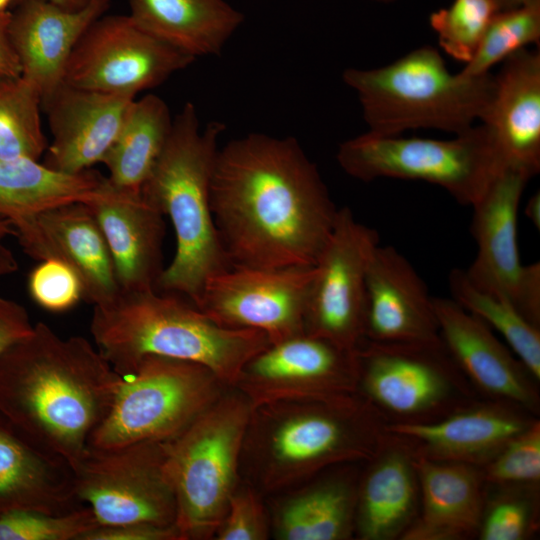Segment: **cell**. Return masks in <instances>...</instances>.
<instances>
[{"instance_id": "74e56055", "label": "cell", "mask_w": 540, "mask_h": 540, "mask_svg": "<svg viewBox=\"0 0 540 540\" xmlns=\"http://www.w3.org/2000/svg\"><path fill=\"white\" fill-rule=\"evenodd\" d=\"M489 486H538L540 481V422L536 419L480 468Z\"/></svg>"}, {"instance_id": "44dd1931", "label": "cell", "mask_w": 540, "mask_h": 540, "mask_svg": "<svg viewBox=\"0 0 540 540\" xmlns=\"http://www.w3.org/2000/svg\"><path fill=\"white\" fill-rule=\"evenodd\" d=\"M11 11L9 37L21 76L40 94L41 105L64 83L70 56L89 26L110 6V0H89L67 10L46 0H23Z\"/></svg>"}, {"instance_id": "f1b7e54d", "label": "cell", "mask_w": 540, "mask_h": 540, "mask_svg": "<svg viewBox=\"0 0 540 540\" xmlns=\"http://www.w3.org/2000/svg\"><path fill=\"white\" fill-rule=\"evenodd\" d=\"M106 178L90 169L69 174L31 159H0V217L11 223L72 202H87Z\"/></svg>"}, {"instance_id": "6da1fadb", "label": "cell", "mask_w": 540, "mask_h": 540, "mask_svg": "<svg viewBox=\"0 0 540 540\" xmlns=\"http://www.w3.org/2000/svg\"><path fill=\"white\" fill-rule=\"evenodd\" d=\"M210 200L232 266H314L338 212L296 138L257 132L218 150Z\"/></svg>"}, {"instance_id": "836d02e7", "label": "cell", "mask_w": 540, "mask_h": 540, "mask_svg": "<svg viewBox=\"0 0 540 540\" xmlns=\"http://www.w3.org/2000/svg\"><path fill=\"white\" fill-rule=\"evenodd\" d=\"M540 43V1L517 8L499 10L489 23L472 59L461 73L480 76L490 73L503 62L529 44Z\"/></svg>"}, {"instance_id": "e0dca14e", "label": "cell", "mask_w": 540, "mask_h": 540, "mask_svg": "<svg viewBox=\"0 0 540 540\" xmlns=\"http://www.w3.org/2000/svg\"><path fill=\"white\" fill-rule=\"evenodd\" d=\"M11 224L27 255L38 261L56 259L72 268L93 306L119 295L108 245L85 202L58 205Z\"/></svg>"}, {"instance_id": "9a60e30c", "label": "cell", "mask_w": 540, "mask_h": 540, "mask_svg": "<svg viewBox=\"0 0 540 540\" xmlns=\"http://www.w3.org/2000/svg\"><path fill=\"white\" fill-rule=\"evenodd\" d=\"M530 179L506 166L471 206L477 253L465 273L473 285L507 298L540 327V263L522 264L517 241L519 204Z\"/></svg>"}, {"instance_id": "f546056e", "label": "cell", "mask_w": 540, "mask_h": 540, "mask_svg": "<svg viewBox=\"0 0 540 540\" xmlns=\"http://www.w3.org/2000/svg\"><path fill=\"white\" fill-rule=\"evenodd\" d=\"M172 119L165 101L147 94L133 100L122 128L102 163L115 188L140 191L170 134Z\"/></svg>"}, {"instance_id": "ba28073f", "label": "cell", "mask_w": 540, "mask_h": 540, "mask_svg": "<svg viewBox=\"0 0 540 540\" xmlns=\"http://www.w3.org/2000/svg\"><path fill=\"white\" fill-rule=\"evenodd\" d=\"M336 158L358 180H420L442 187L465 206L474 205L506 167L483 124L446 140L368 131L342 142Z\"/></svg>"}, {"instance_id": "e575fe53", "label": "cell", "mask_w": 540, "mask_h": 540, "mask_svg": "<svg viewBox=\"0 0 540 540\" xmlns=\"http://www.w3.org/2000/svg\"><path fill=\"white\" fill-rule=\"evenodd\" d=\"M499 10L495 0H454L448 7L431 13L429 23L441 48L453 59L467 64Z\"/></svg>"}, {"instance_id": "d6986e66", "label": "cell", "mask_w": 540, "mask_h": 540, "mask_svg": "<svg viewBox=\"0 0 540 540\" xmlns=\"http://www.w3.org/2000/svg\"><path fill=\"white\" fill-rule=\"evenodd\" d=\"M536 419L517 405L478 399L436 421L385 424L384 429L416 456L481 468Z\"/></svg>"}, {"instance_id": "ee69618b", "label": "cell", "mask_w": 540, "mask_h": 540, "mask_svg": "<svg viewBox=\"0 0 540 540\" xmlns=\"http://www.w3.org/2000/svg\"><path fill=\"white\" fill-rule=\"evenodd\" d=\"M14 228L8 219L0 217V281L2 278L14 273L17 268V260L7 246L8 237L14 236Z\"/></svg>"}, {"instance_id": "cb8c5ba5", "label": "cell", "mask_w": 540, "mask_h": 540, "mask_svg": "<svg viewBox=\"0 0 540 540\" xmlns=\"http://www.w3.org/2000/svg\"><path fill=\"white\" fill-rule=\"evenodd\" d=\"M502 63L480 121L505 166L532 178L540 170V53L524 48Z\"/></svg>"}, {"instance_id": "30bf717a", "label": "cell", "mask_w": 540, "mask_h": 540, "mask_svg": "<svg viewBox=\"0 0 540 540\" xmlns=\"http://www.w3.org/2000/svg\"><path fill=\"white\" fill-rule=\"evenodd\" d=\"M226 386L203 365L146 356L122 377L110 411L88 446L110 449L139 442H167L214 403Z\"/></svg>"}, {"instance_id": "7402d4cb", "label": "cell", "mask_w": 540, "mask_h": 540, "mask_svg": "<svg viewBox=\"0 0 540 540\" xmlns=\"http://www.w3.org/2000/svg\"><path fill=\"white\" fill-rule=\"evenodd\" d=\"M364 339L375 342L441 339L434 297L411 263L393 246L379 244L369 262Z\"/></svg>"}, {"instance_id": "ffe728a7", "label": "cell", "mask_w": 540, "mask_h": 540, "mask_svg": "<svg viewBox=\"0 0 540 540\" xmlns=\"http://www.w3.org/2000/svg\"><path fill=\"white\" fill-rule=\"evenodd\" d=\"M132 95L82 89L63 83L42 103L53 136L44 164L69 174L103 161L115 142Z\"/></svg>"}, {"instance_id": "f35d334b", "label": "cell", "mask_w": 540, "mask_h": 540, "mask_svg": "<svg viewBox=\"0 0 540 540\" xmlns=\"http://www.w3.org/2000/svg\"><path fill=\"white\" fill-rule=\"evenodd\" d=\"M27 286L33 301L50 312L67 311L84 298L79 276L56 259L40 261L29 273Z\"/></svg>"}, {"instance_id": "1f68e13d", "label": "cell", "mask_w": 540, "mask_h": 540, "mask_svg": "<svg viewBox=\"0 0 540 540\" xmlns=\"http://www.w3.org/2000/svg\"><path fill=\"white\" fill-rule=\"evenodd\" d=\"M448 285L451 299L501 334L540 381V327L530 322L507 298L473 285L463 269L450 271Z\"/></svg>"}, {"instance_id": "83f0119b", "label": "cell", "mask_w": 540, "mask_h": 540, "mask_svg": "<svg viewBox=\"0 0 540 540\" xmlns=\"http://www.w3.org/2000/svg\"><path fill=\"white\" fill-rule=\"evenodd\" d=\"M144 30L196 59L219 55L244 21L225 0H128Z\"/></svg>"}, {"instance_id": "7dc6e473", "label": "cell", "mask_w": 540, "mask_h": 540, "mask_svg": "<svg viewBox=\"0 0 540 540\" xmlns=\"http://www.w3.org/2000/svg\"><path fill=\"white\" fill-rule=\"evenodd\" d=\"M500 10L517 8L540 0H495Z\"/></svg>"}, {"instance_id": "d4e9b609", "label": "cell", "mask_w": 540, "mask_h": 540, "mask_svg": "<svg viewBox=\"0 0 540 540\" xmlns=\"http://www.w3.org/2000/svg\"><path fill=\"white\" fill-rule=\"evenodd\" d=\"M357 485L355 528L361 540L401 539L420 502L416 455L401 438L386 435Z\"/></svg>"}, {"instance_id": "f6af8a7d", "label": "cell", "mask_w": 540, "mask_h": 540, "mask_svg": "<svg viewBox=\"0 0 540 540\" xmlns=\"http://www.w3.org/2000/svg\"><path fill=\"white\" fill-rule=\"evenodd\" d=\"M525 215L533 223L537 230L540 229V194L535 193L528 201L525 207Z\"/></svg>"}, {"instance_id": "d590c367", "label": "cell", "mask_w": 540, "mask_h": 540, "mask_svg": "<svg viewBox=\"0 0 540 540\" xmlns=\"http://www.w3.org/2000/svg\"><path fill=\"white\" fill-rule=\"evenodd\" d=\"M489 486V485H487ZM478 530L481 540H523L537 529L538 486H490Z\"/></svg>"}, {"instance_id": "8d00e7d4", "label": "cell", "mask_w": 540, "mask_h": 540, "mask_svg": "<svg viewBox=\"0 0 540 540\" xmlns=\"http://www.w3.org/2000/svg\"><path fill=\"white\" fill-rule=\"evenodd\" d=\"M96 526L86 505L62 514L14 510L0 515V540H81Z\"/></svg>"}, {"instance_id": "7a4b0ae2", "label": "cell", "mask_w": 540, "mask_h": 540, "mask_svg": "<svg viewBox=\"0 0 540 540\" xmlns=\"http://www.w3.org/2000/svg\"><path fill=\"white\" fill-rule=\"evenodd\" d=\"M121 381L88 339L38 322L0 356V414L74 469Z\"/></svg>"}, {"instance_id": "d6a6232c", "label": "cell", "mask_w": 540, "mask_h": 540, "mask_svg": "<svg viewBox=\"0 0 540 540\" xmlns=\"http://www.w3.org/2000/svg\"><path fill=\"white\" fill-rule=\"evenodd\" d=\"M40 107V94L21 75L0 77V159L38 161L47 150Z\"/></svg>"}, {"instance_id": "7bdbcfd3", "label": "cell", "mask_w": 540, "mask_h": 540, "mask_svg": "<svg viewBox=\"0 0 540 540\" xmlns=\"http://www.w3.org/2000/svg\"><path fill=\"white\" fill-rule=\"evenodd\" d=\"M11 11L0 12V77H18L21 68L9 37Z\"/></svg>"}, {"instance_id": "ab89813d", "label": "cell", "mask_w": 540, "mask_h": 540, "mask_svg": "<svg viewBox=\"0 0 540 540\" xmlns=\"http://www.w3.org/2000/svg\"><path fill=\"white\" fill-rule=\"evenodd\" d=\"M217 540H265L269 536L266 511L256 490L237 486L215 533Z\"/></svg>"}, {"instance_id": "8fae6325", "label": "cell", "mask_w": 540, "mask_h": 540, "mask_svg": "<svg viewBox=\"0 0 540 540\" xmlns=\"http://www.w3.org/2000/svg\"><path fill=\"white\" fill-rule=\"evenodd\" d=\"M166 454V442L87 447L73 469L75 490L98 526L175 525L176 499L166 471Z\"/></svg>"}, {"instance_id": "60d3db41", "label": "cell", "mask_w": 540, "mask_h": 540, "mask_svg": "<svg viewBox=\"0 0 540 540\" xmlns=\"http://www.w3.org/2000/svg\"><path fill=\"white\" fill-rule=\"evenodd\" d=\"M81 540H182L173 526H157L145 523L96 526Z\"/></svg>"}, {"instance_id": "603a6c76", "label": "cell", "mask_w": 540, "mask_h": 540, "mask_svg": "<svg viewBox=\"0 0 540 540\" xmlns=\"http://www.w3.org/2000/svg\"><path fill=\"white\" fill-rule=\"evenodd\" d=\"M108 245L120 291L156 288L163 271V215L140 191L121 190L107 180L85 202Z\"/></svg>"}, {"instance_id": "277c9868", "label": "cell", "mask_w": 540, "mask_h": 540, "mask_svg": "<svg viewBox=\"0 0 540 540\" xmlns=\"http://www.w3.org/2000/svg\"><path fill=\"white\" fill-rule=\"evenodd\" d=\"M385 421L358 393L252 407L241 465L265 491H277L337 464L378 451Z\"/></svg>"}, {"instance_id": "4dcf8cb0", "label": "cell", "mask_w": 540, "mask_h": 540, "mask_svg": "<svg viewBox=\"0 0 540 540\" xmlns=\"http://www.w3.org/2000/svg\"><path fill=\"white\" fill-rule=\"evenodd\" d=\"M357 485L349 478L325 479L285 501L274 531L282 540H344L355 528Z\"/></svg>"}, {"instance_id": "7c38bea8", "label": "cell", "mask_w": 540, "mask_h": 540, "mask_svg": "<svg viewBox=\"0 0 540 540\" xmlns=\"http://www.w3.org/2000/svg\"><path fill=\"white\" fill-rule=\"evenodd\" d=\"M194 60L144 30L130 15L101 16L76 44L64 83L136 96L159 86Z\"/></svg>"}, {"instance_id": "b9f144b4", "label": "cell", "mask_w": 540, "mask_h": 540, "mask_svg": "<svg viewBox=\"0 0 540 540\" xmlns=\"http://www.w3.org/2000/svg\"><path fill=\"white\" fill-rule=\"evenodd\" d=\"M34 328L26 309L0 295V356L12 345L27 337Z\"/></svg>"}, {"instance_id": "4fadbf2b", "label": "cell", "mask_w": 540, "mask_h": 540, "mask_svg": "<svg viewBox=\"0 0 540 540\" xmlns=\"http://www.w3.org/2000/svg\"><path fill=\"white\" fill-rule=\"evenodd\" d=\"M378 245L375 229L360 223L350 208H338L314 265L305 333L347 350L358 347L364 339L367 270Z\"/></svg>"}, {"instance_id": "5b68a950", "label": "cell", "mask_w": 540, "mask_h": 540, "mask_svg": "<svg viewBox=\"0 0 540 540\" xmlns=\"http://www.w3.org/2000/svg\"><path fill=\"white\" fill-rule=\"evenodd\" d=\"M224 130L225 124L218 121L201 129L196 107L185 103L140 190L150 205L170 219L176 236L175 255L156 289L180 294L194 305L208 279L232 267L210 200L218 140Z\"/></svg>"}, {"instance_id": "484cf974", "label": "cell", "mask_w": 540, "mask_h": 540, "mask_svg": "<svg viewBox=\"0 0 540 540\" xmlns=\"http://www.w3.org/2000/svg\"><path fill=\"white\" fill-rule=\"evenodd\" d=\"M82 506L70 464L0 414V515L14 510L62 514Z\"/></svg>"}, {"instance_id": "9c48e42d", "label": "cell", "mask_w": 540, "mask_h": 540, "mask_svg": "<svg viewBox=\"0 0 540 540\" xmlns=\"http://www.w3.org/2000/svg\"><path fill=\"white\" fill-rule=\"evenodd\" d=\"M357 393L386 424L427 423L479 399L441 339L356 348Z\"/></svg>"}, {"instance_id": "ac0fdd59", "label": "cell", "mask_w": 540, "mask_h": 540, "mask_svg": "<svg viewBox=\"0 0 540 540\" xmlns=\"http://www.w3.org/2000/svg\"><path fill=\"white\" fill-rule=\"evenodd\" d=\"M434 307L441 340L476 393L538 416L539 381L514 352L451 298L434 297Z\"/></svg>"}, {"instance_id": "2e32d148", "label": "cell", "mask_w": 540, "mask_h": 540, "mask_svg": "<svg viewBox=\"0 0 540 540\" xmlns=\"http://www.w3.org/2000/svg\"><path fill=\"white\" fill-rule=\"evenodd\" d=\"M356 349L307 333L270 344L243 367L233 388L252 407L357 393Z\"/></svg>"}, {"instance_id": "681fc988", "label": "cell", "mask_w": 540, "mask_h": 540, "mask_svg": "<svg viewBox=\"0 0 540 540\" xmlns=\"http://www.w3.org/2000/svg\"><path fill=\"white\" fill-rule=\"evenodd\" d=\"M372 1H377V2H384V3H387V2H391L393 0H372Z\"/></svg>"}, {"instance_id": "52a82bcc", "label": "cell", "mask_w": 540, "mask_h": 540, "mask_svg": "<svg viewBox=\"0 0 540 540\" xmlns=\"http://www.w3.org/2000/svg\"><path fill=\"white\" fill-rule=\"evenodd\" d=\"M251 411L250 402L238 390L224 392L181 434L166 442V471L182 540L215 535L238 486Z\"/></svg>"}, {"instance_id": "c3c4849f", "label": "cell", "mask_w": 540, "mask_h": 540, "mask_svg": "<svg viewBox=\"0 0 540 540\" xmlns=\"http://www.w3.org/2000/svg\"><path fill=\"white\" fill-rule=\"evenodd\" d=\"M13 5H15V0H0V12L10 11Z\"/></svg>"}, {"instance_id": "5bb4252c", "label": "cell", "mask_w": 540, "mask_h": 540, "mask_svg": "<svg viewBox=\"0 0 540 540\" xmlns=\"http://www.w3.org/2000/svg\"><path fill=\"white\" fill-rule=\"evenodd\" d=\"M314 276L315 266H232L208 279L195 306L220 326L259 330L275 344L305 333Z\"/></svg>"}, {"instance_id": "4316f807", "label": "cell", "mask_w": 540, "mask_h": 540, "mask_svg": "<svg viewBox=\"0 0 540 540\" xmlns=\"http://www.w3.org/2000/svg\"><path fill=\"white\" fill-rule=\"evenodd\" d=\"M420 502L401 540H464L477 536L486 497L479 467L416 456Z\"/></svg>"}, {"instance_id": "8992f818", "label": "cell", "mask_w": 540, "mask_h": 540, "mask_svg": "<svg viewBox=\"0 0 540 540\" xmlns=\"http://www.w3.org/2000/svg\"><path fill=\"white\" fill-rule=\"evenodd\" d=\"M342 78L356 92L369 132L385 136L418 128L461 134L480 121L494 87L490 73H451L431 46L383 67L348 68Z\"/></svg>"}, {"instance_id": "bcb514c9", "label": "cell", "mask_w": 540, "mask_h": 540, "mask_svg": "<svg viewBox=\"0 0 540 540\" xmlns=\"http://www.w3.org/2000/svg\"><path fill=\"white\" fill-rule=\"evenodd\" d=\"M23 0H15V5ZM67 10H78L84 7L89 0H46Z\"/></svg>"}, {"instance_id": "3957f363", "label": "cell", "mask_w": 540, "mask_h": 540, "mask_svg": "<svg viewBox=\"0 0 540 540\" xmlns=\"http://www.w3.org/2000/svg\"><path fill=\"white\" fill-rule=\"evenodd\" d=\"M90 332L121 377L154 355L203 365L228 387L271 344L262 331L220 326L186 297L156 288L120 291L111 302L94 306Z\"/></svg>"}]
</instances>
